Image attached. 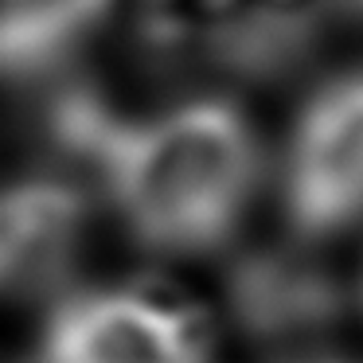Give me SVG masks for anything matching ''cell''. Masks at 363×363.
Instances as JSON below:
<instances>
[{"mask_svg":"<svg viewBox=\"0 0 363 363\" xmlns=\"http://www.w3.org/2000/svg\"><path fill=\"white\" fill-rule=\"evenodd\" d=\"M133 43L168 71H266L301 48L313 0H125Z\"/></svg>","mask_w":363,"mask_h":363,"instance_id":"cell-2","label":"cell"},{"mask_svg":"<svg viewBox=\"0 0 363 363\" xmlns=\"http://www.w3.org/2000/svg\"><path fill=\"white\" fill-rule=\"evenodd\" d=\"M347 4H355V9H363V0H347Z\"/></svg>","mask_w":363,"mask_h":363,"instance_id":"cell-9","label":"cell"},{"mask_svg":"<svg viewBox=\"0 0 363 363\" xmlns=\"http://www.w3.org/2000/svg\"><path fill=\"white\" fill-rule=\"evenodd\" d=\"M281 363H340V359H281Z\"/></svg>","mask_w":363,"mask_h":363,"instance_id":"cell-8","label":"cell"},{"mask_svg":"<svg viewBox=\"0 0 363 363\" xmlns=\"http://www.w3.org/2000/svg\"><path fill=\"white\" fill-rule=\"evenodd\" d=\"M227 308L246 336L289 340L328 320L336 289L313 262L281 250H258L230 266Z\"/></svg>","mask_w":363,"mask_h":363,"instance_id":"cell-7","label":"cell"},{"mask_svg":"<svg viewBox=\"0 0 363 363\" xmlns=\"http://www.w3.org/2000/svg\"><path fill=\"white\" fill-rule=\"evenodd\" d=\"M35 363H211V336L176 297L98 285L55 301Z\"/></svg>","mask_w":363,"mask_h":363,"instance_id":"cell-4","label":"cell"},{"mask_svg":"<svg viewBox=\"0 0 363 363\" xmlns=\"http://www.w3.org/2000/svg\"><path fill=\"white\" fill-rule=\"evenodd\" d=\"M125 0H0V86L63 79Z\"/></svg>","mask_w":363,"mask_h":363,"instance_id":"cell-6","label":"cell"},{"mask_svg":"<svg viewBox=\"0 0 363 363\" xmlns=\"http://www.w3.org/2000/svg\"><path fill=\"white\" fill-rule=\"evenodd\" d=\"M281 211L297 242L363 223V71L324 79L301 102L281 149Z\"/></svg>","mask_w":363,"mask_h":363,"instance_id":"cell-3","label":"cell"},{"mask_svg":"<svg viewBox=\"0 0 363 363\" xmlns=\"http://www.w3.org/2000/svg\"><path fill=\"white\" fill-rule=\"evenodd\" d=\"M90 199V184L63 168L0 184V301L63 293L86 250Z\"/></svg>","mask_w":363,"mask_h":363,"instance_id":"cell-5","label":"cell"},{"mask_svg":"<svg viewBox=\"0 0 363 363\" xmlns=\"http://www.w3.org/2000/svg\"><path fill=\"white\" fill-rule=\"evenodd\" d=\"M262 176V137L227 94L118 113L90 164L129 238L160 258H207L230 246Z\"/></svg>","mask_w":363,"mask_h":363,"instance_id":"cell-1","label":"cell"}]
</instances>
